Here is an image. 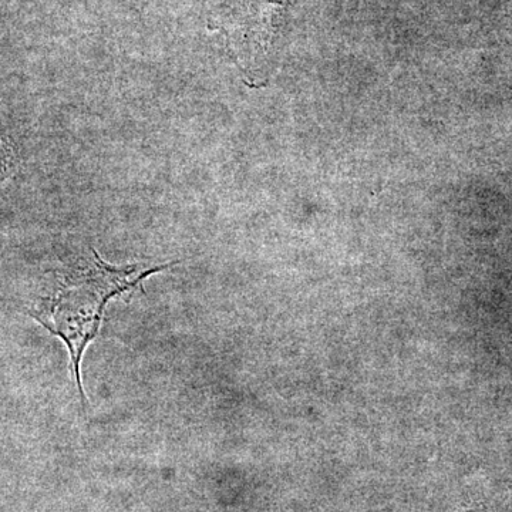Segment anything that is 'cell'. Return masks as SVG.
<instances>
[{
	"instance_id": "6da1fadb",
	"label": "cell",
	"mask_w": 512,
	"mask_h": 512,
	"mask_svg": "<svg viewBox=\"0 0 512 512\" xmlns=\"http://www.w3.org/2000/svg\"><path fill=\"white\" fill-rule=\"evenodd\" d=\"M94 259L86 268L77 269L64 279L53 298L32 316L50 333L63 340L72 357L74 377L80 400L86 409L80 365L89 343L96 338L104 308L111 298L136 288L148 276L170 268V264L138 272L136 266L114 268L93 252Z\"/></svg>"
}]
</instances>
